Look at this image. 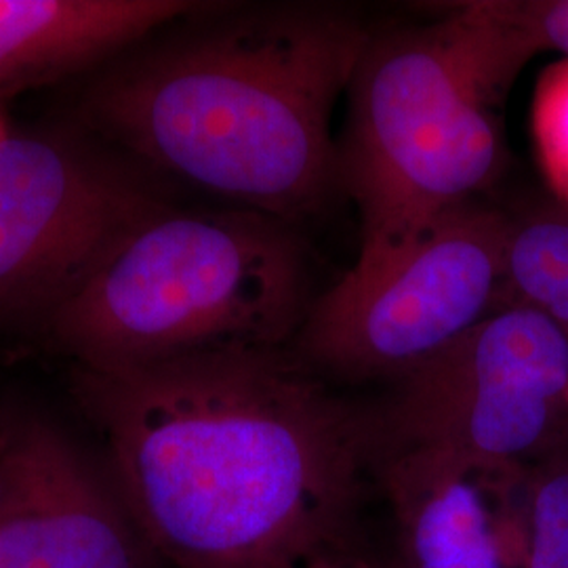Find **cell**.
<instances>
[{"label":"cell","mask_w":568,"mask_h":568,"mask_svg":"<svg viewBox=\"0 0 568 568\" xmlns=\"http://www.w3.org/2000/svg\"><path fill=\"white\" fill-rule=\"evenodd\" d=\"M307 302L293 225L251 209L166 206L135 227L42 326L74 365L284 345Z\"/></svg>","instance_id":"obj_3"},{"label":"cell","mask_w":568,"mask_h":568,"mask_svg":"<svg viewBox=\"0 0 568 568\" xmlns=\"http://www.w3.org/2000/svg\"><path fill=\"white\" fill-rule=\"evenodd\" d=\"M506 9L535 53L554 49L568 58V0H506Z\"/></svg>","instance_id":"obj_14"},{"label":"cell","mask_w":568,"mask_h":568,"mask_svg":"<svg viewBox=\"0 0 568 568\" xmlns=\"http://www.w3.org/2000/svg\"><path fill=\"white\" fill-rule=\"evenodd\" d=\"M347 95L339 183L363 222L347 274L365 276L499 175V98L447 18L371 34Z\"/></svg>","instance_id":"obj_4"},{"label":"cell","mask_w":568,"mask_h":568,"mask_svg":"<svg viewBox=\"0 0 568 568\" xmlns=\"http://www.w3.org/2000/svg\"><path fill=\"white\" fill-rule=\"evenodd\" d=\"M11 129H9V122H7V114H4V105H0V138L7 135Z\"/></svg>","instance_id":"obj_16"},{"label":"cell","mask_w":568,"mask_h":568,"mask_svg":"<svg viewBox=\"0 0 568 568\" xmlns=\"http://www.w3.org/2000/svg\"><path fill=\"white\" fill-rule=\"evenodd\" d=\"M530 133L544 180L568 211V58L549 63L539 74L530 105Z\"/></svg>","instance_id":"obj_13"},{"label":"cell","mask_w":568,"mask_h":568,"mask_svg":"<svg viewBox=\"0 0 568 568\" xmlns=\"http://www.w3.org/2000/svg\"><path fill=\"white\" fill-rule=\"evenodd\" d=\"M154 551L58 427L0 429V568H152Z\"/></svg>","instance_id":"obj_8"},{"label":"cell","mask_w":568,"mask_h":568,"mask_svg":"<svg viewBox=\"0 0 568 568\" xmlns=\"http://www.w3.org/2000/svg\"><path fill=\"white\" fill-rule=\"evenodd\" d=\"M190 0H0V105L203 11Z\"/></svg>","instance_id":"obj_10"},{"label":"cell","mask_w":568,"mask_h":568,"mask_svg":"<svg viewBox=\"0 0 568 568\" xmlns=\"http://www.w3.org/2000/svg\"><path fill=\"white\" fill-rule=\"evenodd\" d=\"M116 493L171 568H276L339 546L366 434L283 345L74 365Z\"/></svg>","instance_id":"obj_1"},{"label":"cell","mask_w":568,"mask_h":568,"mask_svg":"<svg viewBox=\"0 0 568 568\" xmlns=\"http://www.w3.org/2000/svg\"><path fill=\"white\" fill-rule=\"evenodd\" d=\"M169 204L131 169L49 135L0 138V316L65 304Z\"/></svg>","instance_id":"obj_7"},{"label":"cell","mask_w":568,"mask_h":568,"mask_svg":"<svg viewBox=\"0 0 568 568\" xmlns=\"http://www.w3.org/2000/svg\"><path fill=\"white\" fill-rule=\"evenodd\" d=\"M546 314L568 331V211L509 220L504 257V305Z\"/></svg>","instance_id":"obj_11"},{"label":"cell","mask_w":568,"mask_h":568,"mask_svg":"<svg viewBox=\"0 0 568 568\" xmlns=\"http://www.w3.org/2000/svg\"><path fill=\"white\" fill-rule=\"evenodd\" d=\"M509 220L469 203L365 276L345 274L302 323L305 354L352 379L406 375L504 305Z\"/></svg>","instance_id":"obj_5"},{"label":"cell","mask_w":568,"mask_h":568,"mask_svg":"<svg viewBox=\"0 0 568 568\" xmlns=\"http://www.w3.org/2000/svg\"><path fill=\"white\" fill-rule=\"evenodd\" d=\"M394 448L528 467L568 443V331L509 304L398 382Z\"/></svg>","instance_id":"obj_6"},{"label":"cell","mask_w":568,"mask_h":568,"mask_svg":"<svg viewBox=\"0 0 568 568\" xmlns=\"http://www.w3.org/2000/svg\"><path fill=\"white\" fill-rule=\"evenodd\" d=\"M276 568H371L365 565L363 560H356V558H349L345 556L344 551L339 549V546L335 548L321 549V551H314V554H307L302 556L297 560H291V562H284L281 567Z\"/></svg>","instance_id":"obj_15"},{"label":"cell","mask_w":568,"mask_h":568,"mask_svg":"<svg viewBox=\"0 0 568 568\" xmlns=\"http://www.w3.org/2000/svg\"><path fill=\"white\" fill-rule=\"evenodd\" d=\"M523 568H568V443L528 467Z\"/></svg>","instance_id":"obj_12"},{"label":"cell","mask_w":568,"mask_h":568,"mask_svg":"<svg viewBox=\"0 0 568 568\" xmlns=\"http://www.w3.org/2000/svg\"><path fill=\"white\" fill-rule=\"evenodd\" d=\"M528 467L440 448H392L386 485L405 568H509L504 514L514 511Z\"/></svg>","instance_id":"obj_9"},{"label":"cell","mask_w":568,"mask_h":568,"mask_svg":"<svg viewBox=\"0 0 568 568\" xmlns=\"http://www.w3.org/2000/svg\"><path fill=\"white\" fill-rule=\"evenodd\" d=\"M98 82L84 112L145 163L295 224L339 185L331 121L371 32L328 2L224 9Z\"/></svg>","instance_id":"obj_2"}]
</instances>
